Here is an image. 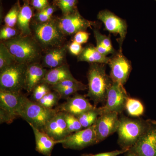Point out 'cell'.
I'll use <instances>...</instances> for the list:
<instances>
[{"instance_id":"cell-1","label":"cell","mask_w":156,"mask_h":156,"mask_svg":"<svg viewBox=\"0 0 156 156\" xmlns=\"http://www.w3.org/2000/svg\"><path fill=\"white\" fill-rule=\"evenodd\" d=\"M88 92L87 96L93 101L95 105L104 102L112 81L107 75L104 64H91L87 74Z\"/></svg>"},{"instance_id":"cell-2","label":"cell","mask_w":156,"mask_h":156,"mask_svg":"<svg viewBox=\"0 0 156 156\" xmlns=\"http://www.w3.org/2000/svg\"><path fill=\"white\" fill-rule=\"evenodd\" d=\"M59 111L58 109L48 108L29 99L24 95L19 116L30 127L43 131L45 126Z\"/></svg>"},{"instance_id":"cell-3","label":"cell","mask_w":156,"mask_h":156,"mask_svg":"<svg viewBox=\"0 0 156 156\" xmlns=\"http://www.w3.org/2000/svg\"><path fill=\"white\" fill-rule=\"evenodd\" d=\"M148 122L123 116L120 118L117 132L118 143L122 149L131 148L145 132Z\"/></svg>"},{"instance_id":"cell-4","label":"cell","mask_w":156,"mask_h":156,"mask_svg":"<svg viewBox=\"0 0 156 156\" xmlns=\"http://www.w3.org/2000/svg\"><path fill=\"white\" fill-rule=\"evenodd\" d=\"M4 44L18 63L32 64L40 55L35 42L27 37H16L7 40Z\"/></svg>"},{"instance_id":"cell-5","label":"cell","mask_w":156,"mask_h":156,"mask_svg":"<svg viewBox=\"0 0 156 156\" xmlns=\"http://www.w3.org/2000/svg\"><path fill=\"white\" fill-rule=\"evenodd\" d=\"M27 66L16 62L1 72L0 90L20 93L25 89Z\"/></svg>"},{"instance_id":"cell-6","label":"cell","mask_w":156,"mask_h":156,"mask_svg":"<svg viewBox=\"0 0 156 156\" xmlns=\"http://www.w3.org/2000/svg\"><path fill=\"white\" fill-rule=\"evenodd\" d=\"M65 148L81 150L98 143L95 124L89 128L70 134L64 139L57 141Z\"/></svg>"},{"instance_id":"cell-7","label":"cell","mask_w":156,"mask_h":156,"mask_svg":"<svg viewBox=\"0 0 156 156\" xmlns=\"http://www.w3.org/2000/svg\"><path fill=\"white\" fill-rule=\"evenodd\" d=\"M123 86L117 82H112L108 91L106 104L99 108L101 113L115 112L119 114L126 109V102L129 97Z\"/></svg>"},{"instance_id":"cell-8","label":"cell","mask_w":156,"mask_h":156,"mask_svg":"<svg viewBox=\"0 0 156 156\" xmlns=\"http://www.w3.org/2000/svg\"><path fill=\"white\" fill-rule=\"evenodd\" d=\"M35 36L37 41L44 46H55L60 44L63 34L57 23L48 21L37 24L34 27Z\"/></svg>"},{"instance_id":"cell-9","label":"cell","mask_w":156,"mask_h":156,"mask_svg":"<svg viewBox=\"0 0 156 156\" xmlns=\"http://www.w3.org/2000/svg\"><path fill=\"white\" fill-rule=\"evenodd\" d=\"M108 64L111 69L110 77L112 80L124 86L131 73V62L123 55L122 50H119L110 58Z\"/></svg>"},{"instance_id":"cell-10","label":"cell","mask_w":156,"mask_h":156,"mask_svg":"<svg viewBox=\"0 0 156 156\" xmlns=\"http://www.w3.org/2000/svg\"><path fill=\"white\" fill-rule=\"evenodd\" d=\"M119 114L106 112L101 114L95 123L98 143L117 132L119 124Z\"/></svg>"},{"instance_id":"cell-11","label":"cell","mask_w":156,"mask_h":156,"mask_svg":"<svg viewBox=\"0 0 156 156\" xmlns=\"http://www.w3.org/2000/svg\"><path fill=\"white\" fill-rule=\"evenodd\" d=\"M97 17L103 23L107 30L111 33L119 35V50H122V46L126 38L128 30L126 20L107 10L100 11L98 14Z\"/></svg>"},{"instance_id":"cell-12","label":"cell","mask_w":156,"mask_h":156,"mask_svg":"<svg viewBox=\"0 0 156 156\" xmlns=\"http://www.w3.org/2000/svg\"><path fill=\"white\" fill-rule=\"evenodd\" d=\"M57 23L62 33L68 35L84 31L95 24V22L85 19L78 12L66 14Z\"/></svg>"},{"instance_id":"cell-13","label":"cell","mask_w":156,"mask_h":156,"mask_svg":"<svg viewBox=\"0 0 156 156\" xmlns=\"http://www.w3.org/2000/svg\"><path fill=\"white\" fill-rule=\"evenodd\" d=\"M130 150L140 156H156V126L148 122L145 132Z\"/></svg>"},{"instance_id":"cell-14","label":"cell","mask_w":156,"mask_h":156,"mask_svg":"<svg viewBox=\"0 0 156 156\" xmlns=\"http://www.w3.org/2000/svg\"><path fill=\"white\" fill-rule=\"evenodd\" d=\"M95 107L85 96L76 93L73 97L66 98V101L58 107V110L77 117Z\"/></svg>"},{"instance_id":"cell-15","label":"cell","mask_w":156,"mask_h":156,"mask_svg":"<svg viewBox=\"0 0 156 156\" xmlns=\"http://www.w3.org/2000/svg\"><path fill=\"white\" fill-rule=\"evenodd\" d=\"M24 95L21 93L0 90V110L17 118L22 105Z\"/></svg>"},{"instance_id":"cell-16","label":"cell","mask_w":156,"mask_h":156,"mask_svg":"<svg viewBox=\"0 0 156 156\" xmlns=\"http://www.w3.org/2000/svg\"><path fill=\"white\" fill-rule=\"evenodd\" d=\"M42 131L56 141L64 139L69 135L65 119L64 113L58 111Z\"/></svg>"},{"instance_id":"cell-17","label":"cell","mask_w":156,"mask_h":156,"mask_svg":"<svg viewBox=\"0 0 156 156\" xmlns=\"http://www.w3.org/2000/svg\"><path fill=\"white\" fill-rule=\"evenodd\" d=\"M48 71L37 63L27 66L26 73L25 89L29 93L32 92L37 85L41 83Z\"/></svg>"},{"instance_id":"cell-18","label":"cell","mask_w":156,"mask_h":156,"mask_svg":"<svg viewBox=\"0 0 156 156\" xmlns=\"http://www.w3.org/2000/svg\"><path fill=\"white\" fill-rule=\"evenodd\" d=\"M31 127L34 134L36 141V150L45 156H50L57 141L51 138L44 131L33 127Z\"/></svg>"},{"instance_id":"cell-19","label":"cell","mask_w":156,"mask_h":156,"mask_svg":"<svg viewBox=\"0 0 156 156\" xmlns=\"http://www.w3.org/2000/svg\"><path fill=\"white\" fill-rule=\"evenodd\" d=\"M74 79L68 67L63 65L47 72L41 83L52 87L62 81Z\"/></svg>"},{"instance_id":"cell-20","label":"cell","mask_w":156,"mask_h":156,"mask_svg":"<svg viewBox=\"0 0 156 156\" xmlns=\"http://www.w3.org/2000/svg\"><path fill=\"white\" fill-rule=\"evenodd\" d=\"M78 58L79 61L87 62L92 64H108L110 59V58L102 55L98 51L96 48L92 46L83 49Z\"/></svg>"},{"instance_id":"cell-21","label":"cell","mask_w":156,"mask_h":156,"mask_svg":"<svg viewBox=\"0 0 156 156\" xmlns=\"http://www.w3.org/2000/svg\"><path fill=\"white\" fill-rule=\"evenodd\" d=\"M66 53L65 47L51 50L45 55L43 62L44 66L53 69L63 65Z\"/></svg>"},{"instance_id":"cell-22","label":"cell","mask_w":156,"mask_h":156,"mask_svg":"<svg viewBox=\"0 0 156 156\" xmlns=\"http://www.w3.org/2000/svg\"><path fill=\"white\" fill-rule=\"evenodd\" d=\"M32 15V9L28 5H24L20 10L17 19V25L18 28L24 34H30V22Z\"/></svg>"},{"instance_id":"cell-23","label":"cell","mask_w":156,"mask_h":156,"mask_svg":"<svg viewBox=\"0 0 156 156\" xmlns=\"http://www.w3.org/2000/svg\"><path fill=\"white\" fill-rule=\"evenodd\" d=\"M99 108L92 109L77 116L83 128H89L94 125L101 115Z\"/></svg>"},{"instance_id":"cell-24","label":"cell","mask_w":156,"mask_h":156,"mask_svg":"<svg viewBox=\"0 0 156 156\" xmlns=\"http://www.w3.org/2000/svg\"><path fill=\"white\" fill-rule=\"evenodd\" d=\"M17 62L13 55L9 52L4 43L0 46V71H2Z\"/></svg>"},{"instance_id":"cell-25","label":"cell","mask_w":156,"mask_h":156,"mask_svg":"<svg viewBox=\"0 0 156 156\" xmlns=\"http://www.w3.org/2000/svg\"><path fill=\"white\" fill-rule=\"evenodd\" d=\"M126 109L128 114L133 117L140 116L144 112L142 103L137 99L129 97L126 102Z\"/></svg>"},{"instance_id":"cell-26","label":"cell","mask_w":156,"mask_h":156,"mask_svg":"<svg viewBox=\"0 0 156 156\" xmlns=\"http://www.w3.org/2000/svg\"><path fill=\"white\" fill-rule=\"evenodd\" d=\"M60 98L61 97L58 92L54 91L49 92L37 102L47 108H53V107L57 105Z\"/></svg>"},{"instance_id":"cell-27","label":"cell","mask_w":156,"mask_h":156,"mask_svg":"<svg viewBox=\"0 0 156 156\" xmlns=\"http://www.w3.org/2000/svg\"><path fill=\"white\" fill-rule=\"evenodd\" d=\"M64 113L65 119L69 134L83 129V127L76 117L70 114Z\"/></svg>"},{"instance_id":"cell-28","label":"cell","mask_w":156,"mask_h":156,"mask_svg":"<svg viewBox=\"0 0 156 156\" xmlns=\"http://www.w3.org/2000/svg\"><path fill=\"white\" fill-rule=\"evenodd\" d=\"M71 87H78L83 89V91L87 89V86L86 85H84L83 83L78 81L75 79L62 81L55 86L52 87L54 91H56L58 89L71 88Z\"/></svg>"},{"instance_id":"cell-29","label":"cell","mask_w":156,"mask_h":156,"mask_svg":"<svg viewBox=\"0 0 156 156\" xmlns=\"http://www.w3.org/2000/svg\"><path fill=\"white\" fill-rule=\"evenodd\" d=\"M50 92H51V89L49 85L41 83L37 85L33 90L31 100L37 102Z\"/></svg>"},{"instance_id":"cell-30","label":"cell","mask_w":156,"mask_h":156,"mask_svg":"<svg viewBox=\"0 0 156 156\" xmlns=\"http://www.w3.org/2000/svg\"><path fill=\"white\" fill-rule=\"evenodd\" d=\"M94 33L96 42H99L101 44L106 47L111 52L112 54H113L114 55L116 53L112 45L111 40L109 37H107L105 35L102 34L97 30H94Z\"/></svg>"},{"instance_id":"cell-31","label":"cell","mask_w":156,"mask_h":156,"mask_svg":"<svg viewBox=\"0 0 156 156\" xmlns=\"http://www.w3.org/2000/svg\"><path fill=\"white\" fill-rule=\"evenodd\" d=\"M19 10L17 6L13 7L6 15L5 22L7 26L13 27L17 22Z\"/></svg>"},{"instance_id":"cell-32","label":"cell","mask_w":156,"mask_h":156,"mask_svg":"<svg viewBox=\"0 0 156 156\" xmlns=\"http://www.w3.org/2000/svg\"><path fill=\"white\" fill-rule=\"evenodd\" d=\"M17 31L14 29L7 26L1 30L0 32V38L1 40H8L16 35Z\"/></svg>"},{"instance_id":"cell-33","label":"cell","mask_w":156,"mask_h":156,"mask_svg":"<svg viewBox=\"0 0 156 156\" xmlns=\"http://www.w3.org/2000/svg\"><path fill=\"white\" fill-rule=\"evenodd\" d=\"M79 91L83 90L81 88L78 87H71L66 89H58L55 91L58 92L61 98H67L73 94H76Z\"/></svg>"},{"instance_id":"cell-34","label":"cell","mask_w":156,"mask_h":156,"mask_svg":"<svg viewBox=\"0 0 156 156\" xmlns=\"http://www.w3.org/2000/svg\"><path fill=\"white\" fill-rule=\"evenodd\" d=\"M89 34L84 31L78 32L76 34L74 37V41L82 44L87 43L89 38Z\"/></svg>"},{"instance_id":"cell-35","label":"cell","mask_w":156,"mask_h":156,"mask_svg":"<svg viewBox=\"0 0 156 156\" xmlns=\"http://www.w3.org/2000/svg\"><path fill=\"white\" fill-rule=\"evenodd\" d=\"M17 117L14 116L13 115L10 114L9 113L0 110V122L1 124L5 123L10 124L13 122Z\"/></svg>"},{"instance_id":"cell-36","label":"cell","mask_w":156,"mask_h":156,"mask_svg":"<svg viewBox=\"0 0 156 156\" xmlns=\"http://www.w3.org/2000/svg\"><path fill=\"white\" fill-rule=\"evenodd\" d=\"M130 150V149H122L120 150H115L110 152L101 153L93 155L92 156H118L122 154L126 153Z\"/></svg>"},{"instance_id":"cell-37","label":"cell","mask_w":156,"mask_h":156,"mask_svg":"<svg viewBox=\"0 0 156 156\" xmlns=\"http://www.w3.org/2000/svg\"><path fill=\"white\" fill-rule=\"evenodd\" d=\"M69 49L71 53L76 56H79L83 50L81 44L74 41L70 45Z\"/></svg>"},{"instance_id":"cell-38","label":"cell","mask_w":156,"mask_h":156,"mask_svg":"<svg viewBox=\"0 0 156 156\" xmlns=\"http://www.w3.org/2000/svg\"><path fill=\"white\" fill-rule=\"evenodd\" d=\"M32 4L35 9L42 11L47 8L48 0H32Z\"/></svg>"},{"instance_id":"cell-39","label":"cell","mask_w":156,"mask_h":156,"mask_svg":"<svg viewBox=\"0 0 156 156\" xmlns=\"http://www.w3.org/2000/svg\"><path fill=\"white\" fill-rule=\"evenodd\" d=\"M76 3V0H68L66 5L61 9L65 14H68L72 12Z\"/></svg>"},{"instance_id":"cell-40","label":"cell","mask_w":156,"mask_h":156,"mask_svg":"<svg viewBox=\"0 0 156 156\" xmlns=\"http://www.w3.org/2000/svg\"><path fill=\"white\" fill-rule=\"evenodd\" d=\"M51 17L46 14L45 9L41 11L37 15V18L39 21L41 23L47 22L50 19Z\"/></svg>"},{"instance_id":"cell-41","label":"cell","mask_w":156,"mask_h":156,"mask_svg":"<svg viewBox=\"0 0 156 156\" xmlns=\"http://www.w3.org/2000/svg\"><path fill=\"white\" fill-rule=\"evenodd\" d=\"M44 9L47 15L50 16V17H51L52 14H53V11H54V9H53V8L51 7H47V8Z\"/></svg>"},{"instance_id":"cell-42","label":"cell","mask_w":156,"mask_h":156,"mask_svg":"<svg viewBox=\"0 0 156 156\" xmlns=\"http://www.w3.org/2000/svg\"><path fill=\"white\" fill-rule=\"evenodd\" d=\"M126 156H139V155L135 153L134 152L132 151H130L129 150V151H128V152L126 153V155H125Z\"/></svg>"},{"instance_id":"cell-43","label":"cell","mask_w":156,"mask_h":156,"mask_svg":"<svg viewBox=\"0 0 156 156\" xmlns=\"http://www.w3.org/2000/svg\"><path fill=\"white\" fill-rule=\"evenodd\" d=\"M93 155L92 154H84L82 156H92Z\"/></svg>"},{"instance_id":"cell-44","label":"cell","mask_w":156,"mask_h":156,"mask_svg":"<svg viewBox=\"0 0 156 156\" xmlns=\"http://www.w3.org/2000/svg\"><path fill=\"white\" fill-rule=\"evenodd\" d=\"M58 1H59V0H58Z\"/></svg>"},{"instance_id":"cell-45","label":"cell","mask_w":156,"mask_h":156,"mask_svg":"<svg viewBox=\"0 0 156 156\" xmlns=\"http://www.w3.org/2000/svg\"><path fill=\"white\" fill-rule=\"evenodd\" d=\"M155 1H156V0H155Z\"/></svg>"}]
</instances>
